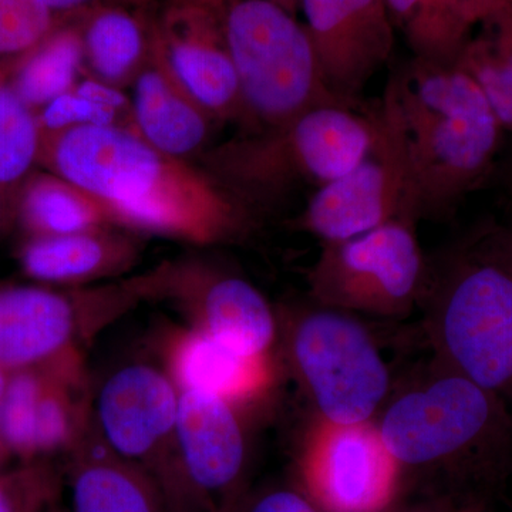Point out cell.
<instances>
[{
  "label": "cell",
  "instance_id": "6da1fadb",
  "mask_svg": "<svg viewBox=\"0 0 512 512\" xmlns=\"http://www.w3.org/2000/svg\"><path fill=\"white\" fill-rule=\"evenodd\" d=\"M40 160L99 202L111 221L208 245L234 237L249 205L214 175L161 153L136 130L80 126L42 134Z\"/></svg>",
  "mask_w": 512,
  "mask_h": 512
},
{
  "label": "cell",
  "instance_id": "7a4b0ae2",
  "mask_svg": "<svg viewBox=\"0 0 512 512\" xmlns=\"http://www.w3.org/2000/svg\"><path fill=\"white\" fill-rule=\"evenodd\" d=\"M419 214L443 212L490 171L504 128L460 64L413 57L390 77Z\"/></svg>",
  "mask_w": 512,
  "mask_h": 512
},
{
  "label": "cell",
  "instance_id": "3957f363",
  "mask_svg": "<svg viewBox=\"0 0 512 512\" xmlns=\"http://www.w3.org/2000/svg\"><path fill=\"white\" fill-rule=\"evenodd\" d=\"M375 134L372 110L318 107L221 147L212 173L248 205L299 187L319 190L352 170Z\"/></svg>",
  "mask_w": 512,
  "mask_h": 512
},
{
  "label": "cell",
  "instance_id": "277c9868",
  "mask_svg": "<svg viewBox=\"0 0 512 512\" xmlns=\"http://www.w3.org/2000/svg\"><path fill=\"white\" fill-rule=\"evenodd\" d=\"M221 26L251 130L318 107H350L329 89L305 25L274 0H229Z\"/></svg>",
  "mask_w": 512,
  "mask_h": 512
},
{
  "label": "cell",
  "instance_id": "5b68a950",
  "mask_svg": "<svg viewBox=\"0 0 512 512\" xmlns=\"http://www.w3.org/2000/svg\"><path fill=\"white\" fill-rule=\"evenodd\" d=\"M436 318L456 373L512 396V234L495 235L451 266Z\"/></svg>",
  "mask_w": 512,
  "mask_h": 512
},
{
  "label": "cell",
  "instance_id": "8992f818",
  "mask_svg": "<svg viewBox=\"0 0 512 512\" xmlns=\"http://www.w3.org/2000/svg\"><path fill=\"white\" fill-rule=\"evenodd\" d=\"M146 295L147 276L76 292L40 286L0 289V369L10 375L83 365L80 345Z\"/></svg>",
  "mask_w": 512,
  "mask_h": 512
},
{
  "label": "cell",
  "instance_id": "52a82bcc",
  "mask_svg": "<svg viewBox=\"0 0 512 512\" xmlns=\"http://www.w3.org/2000/svg\"><path fill=\"white\" fill-rule=\"evenodd\" d=\"M372 111L376 134L366 156L316 190L299 218V225L323 242L345 241L420 215L402 120L387 87Z\"/></svg>",
  "mask_w": 512,
  "mask_h": 512
},
{
  "label": "cell",
  "instance_id": "ba28073f",
  "mask_svg": "<svg viewBox=\"0 0 512 512\" xmlns=\"http://www.w3.org/2000/svg\"><path fill=\"white\" fill-rule=\"evenodd\" d=\"M180 389L165 370L143 363L121 367L101 387L96 404L100 440L117 456L143 467L183 512L192 500L175 450Z\"/></svg>",
  "mask_w": 512,
  "mask_h": 512
},
{
  "label": "cell",
  "instance_id": "9c48e42d",
  "mask_svg": "<svg viewBox=\"0 0 512 512\" xmlns=\"http://www.w3.org/2000/svg\"><path fill=\"white\" fill-rule=\"evenodd\" d=\"M423 274L414 220L399 218L355 238L323 242L311 284L332 308L389 315L409 308Z\"/></svg>",
  "mask_w": 512,
  "mask_h": 512
},
{
  "label": "cell",
  "instance_id": "30bf717a",
  "mask_svg": "<svg viewBox=\"0 0 512 512\" xmlns=\"http://www.w3.org/2000/svg\"><path fill=\"white\" fill-rule=\"evenodd\" d=\"M292 355L323 420L366 423L389 390V373L363 326L336 311L309 313L292 338Z\"/></svg>",
  "mask_w": 512,
  "mask_h": 512
},
{
  "label": "cell",
  "instance_id": "8fae6325",
  "mask_svg": "<svg viewBox=\"0 0 512 512\" xmlns=\"http://www.w3.org/2000/svg\"><path fill=\"white\" fill-rule=\"evenodd\" d=\"M497 421L495 394L454 373L396 400L379 430L400 466L426 467L480 446Z\"/></svg>",
  "mask_w": 512,
  "mask_h": 512
},
{
  "label": "cell",
  "instance_id": "7c38bea8",
  "mask_svg": "<svg viewBox=\"0 0 512 512\" xmlns=\"http://www.w3.org/2000/svg\"><path fill=\"white\" fill-rule=\"evenodd\" d=\"M402 468L379 426L323 420L303 453L302 480L322 512H386Z\"/></svg>",
  "mask_w": 512,
  "mask_h": 512
},
{
  "label": "cell",
  "instance_id": "4fadbf2b",
  "mask_svg": "<svg viewBox=\"0 0 512 512\" xmlns=\"http://www.w3.org/2000/svg\"><path fill=\"white\" fill-rule=\"evenodd\" d=\"M299 9L329 89L359 109L360 93L393 53L386 0H301Z\"/></svg>",
  "mask_w": 512,
  "mask_h": 512
},
{
  "label": "cell",
  "instance_id": "5bb4252c",
  "mask_svg": "<svg viewBox=\"0 0 512 512\" xmlns=\"http://www.w3.org/2000/svg\"><path fill=\"white\" fill-rule=\"evenodd\" d=\"M175 450L200 511L235 512L248 457L235 406L208 394L180 390Z\"/></svg>",
  "mask_w": 512,
  "mask_h": 512
},
{
  "label": "cell",
  "instance_id": "9a60e30c",
  "mask_svg": "<svg viewBox=\"0 0 512 512\" xmlns=\"http://www.w3.org/2000/svg\"><path fill=\"white\" fill-rule=\"evenodd\" d=\"M154 33L165 62L192 100L214 120L247 124L237 70L220 19L210 12L168 3Z\"/></svg>",
  "mask_w": 512,
  "mask_h": 512
},
{
  "label": "cell",
  "instance_id": "2e32d148",
  "mask_svg": "<svg viewBox=\"0 0 512 512\" xmlns=\"http://www.w3.org/2000/svg\"><path fill=\"white\" fill-rule=\"evenodd\" d=\"M177 296L191 313L192 328L239 352L266 356L275 338V319L262 293L238 276L214 272L157 271L156 293Z\"/></svg>",
  "mask_w": 512,
  "mask_h": 512
},
{
  "label": "cell",
  "instance_id": "e0dca14e",
  "mask_svg": "<svg viewBox=\"0 0 512 512\" xmlns=\"http://www.w3.org/2000/svg\"><path fill=\"white\" fill-rule=\"evenodd\" d=\"M165 362V372L181 392L208 394L232 406L256 399L271 383L266 356L239 352L192 326L171 336Z\"/></svg>",
  "mask_w": 512,
  "mask_h": 512
},
{
  "label": "cell",
  "instance_id": "ac0fdd59",
  "mask_svg": "<svg viewBox=\"0 0 512 512\" xmlns=\"http://www.w3.org/2000/svg\"><path fill=\"white\" fill-rule=\"evenodd\" d=\"M133 116L136 133L161 153L181 160L201 150L214 120L175 79L154 23L150 56L134 79Z\"/></svg>",
  "mask_w": 512,
  "mask_h": 512
},
{
  "label": "cell",
  "instance_id": "d6986e66",
  "mask_svg": "<svg viewBox=\"0 0 512 512\" xmlns=\"http://www.w3.org/2000/svg\"><path fill=\"white\" fill-rule=\"evenodd\" d=\"M73 451L69 512H183L156 477L100 439Z\"/></svg>",
  "mask_w": 512,
  "mask_h": 512
},
{
  "label": "cell",
  "instance_id": "ffe728a7",
  "mask_svg": "<svg viewBox=\"0 0 512 512\" xmlns=\"http://www.w3.org/2000/svg\"><path fill=\"white\" fill-rule=\"evenodd\" d=\"M137 247L106 229L35 237L20 254L23 271L36 281L59 285H84L120 274L136 262Z\"/></svg>",
  "mask_w": 512,
  "mask_h": 512
},
{
  "label": "cell",
  "instance_id": "44dd1931",
  "mask_svg": "<svg viewBox=\"0 0 512 512\" xmlns=\"http://www.w3.org/2000/svg\"><path fill=\"white\" fill-rule=\"evenodd\" d=\"M87 12L80 33L84 59L97 79L114 87L136 79L153 42V23H147V12L123 6H100Z\"/></svg>",
  "mask_w": 512,
  "mask_h": 512
},
{
  "label": "cell",
  "instance_id": "7402d4cb",
  "mask_svg": "<svg viewBox=\"0 0 512 512\" xmlns=\"http://www.w3.org/2000/svg\"><path fill=\"white\" fill-rule=\"evenodd\" d=\"M20 217L35 237H59L103 229L111 221L103 207L57 175H37L20 197Z\"/></svg>",
  "mask_w": 512,
  "mask_h": 512
},
{
  "label": "cell",
  "instance_id": "603a6c76",
  "mask_svg": "<svg viewBox=\"0 0 512 512\" xmlns=\"http://www.w3.org/2000/svg\"><path fill=\"white\" fill-rule=\"evenodd\" d=\"M504 130L512 131V3L484 20L457 57Z\"/></svg>",
  "mask_w": 512,
  "mask_h": 512
},
{
  "label": "cell",
  "instance_id": "cb8c5ba5",
  "mask_svg": "<svg viewBox=\"0 0 512 512\" xmlns=\"http://www.w3.org/2000/svg\"><path fill=\"white\" fill-rule=\"evenodd\" d=\"M83 60L80 29H55L16 63L10 84L30 107H43L74 89Z\"/></svg>",
  "mask_w": 512,
  "mask_h": 512
},
{
  "label": "cell",
  "instance_id": "d4e9b609",
  "mask_svg": "<svg viewBox=\"0 0 512 512\" xmlns=\"http://www.w3.org/2000/svg\"><path fill=\"white\" fill-rule=\"evenodd\" d=\"M510 3L512 0H429L407 43L419 59L456 62L474 30Z\"/></svg>",
  "mask_w": 512,
  "mask_h": 512
},
{
  "label": "cell",
  "instance_id": "484cf974",
  "mask_svg": "<svg viewBox=\"0 0 512 512\" xmlns=\"http://www.w3.org/2000/svg\"><path fill=\"white\" fill-rule=\"evenodd\" d=\"M42 130L32 107L0 79V191L18 185L40 157Z\"/></svg>",
  "mask_w": 512,
  "mask_h": 512
},
{
  "label": "cell",
  "instance_id": "4316f807",
  "mask_svg": "<svg viewBox=\"0 0 512 512\" xmlns=\"http://www.w3.org/2000/svg\"><path fill=\"white\" fill-rule=\"evenodd\" d=\"M55 22L43 0H0V63H18L56 29Z\"/></svg>",
  "mask_w": 512,
  "mask_h": 512
},
{
  "label": "cell",
  "instance_id": "83f0119b",
  "mask_svg": "<svg viewBox=\"0 0 512 512\" xmlns=\"http://www.w3.org/2000/svg\"><path fill=\"white\" fill-rule=\"evenodd\" d=\"M119 114L70 90L43 106L37 120L42 134H53L80 126H119Z\"/></svg>",
  "mask_w": 512,
  "mask_h": 512
},
{
  "label": "cell",
  "instance_id": "f1b7e54d",
  "mask_svg": "<svg viewBox=\"0 0 512 512\" xmlns=\"http://www.w3.org/2000/svg\"><path fill=\"white\" fill-rule=\"evenodd\" d=\"M55 490L56 480L45 470L0 477V512H43Z\"/></svg>",
  "mask_w": 512,
  "mask_h": 512
},
{
  "label": "cell",
  "instance_id": "f546056e",
  "mask_svg": "<svg viewBox=\"0 0 512 512\" xmlns=\"http://www.w3.org/2000/svg\"><path fill=\"white\" fill-rule=\"evenodd\" d=\"M242 512H322L308 495L292 490H272L259 495Z\"/></svg>",
  "mask_w": 512,
  "mask_h": 512
},
{
  "label": "cell",
  "instance_id": "4dcf8cb0",
  "mask_svg": "<svg viewBox=\"0 0 512 512\" xmlns=\"http://www.w3.org/2000/svg\"><path fill=\"white\" fill-rule=\"evenodd\" d=\"M47 9L53 13V16L69 15V13H79L82 10H92L100 6H123L134 10L147 12L153 6L154 0H43Z\"/></svg>",
  "mask_w": 512,
  "mask_h": 512
},
{
  "label": "cell",
  "instance_id": "1f68e13d",
  "mask_svg": "<svg viewBox=\"0 0 512 512\" xmlns=\"http://www.w3.org/2000/svg\"><path fill=\"white\" fill-rule=\"evenodd\" d=\"M73 90L80 96L101 104V106L119 111V113L128 107L127 97L117 87L100 82V80H82V82L76 83Z\"/></svg>",
  "mask_w": 512,
  "mask_h": 512
},
{
  "label": "cell",
  "instance_id": "d6a6232c",
  "mask_svg": "<svg viewBox=\"0 0 512 512\" xmlns=\"http://www.w3.org/2000/svg\"><path fill=\"white\" fill-rule=\"evenodd\" d=\"M386 5L394 28L402 30L407 39L419 25L429 0H386Z\"/></svg>",
  "mask_w": 512,
  "mask_h": 512
},
{
  "label": "cell",
  "instance_id": "836d02e7",
  "mask_svg": "<svg viewBox=\"0 0 512 512\" xmlns=\"http://www.w3.org/2000/svg\"><path fill=\"white\" fill-rule=\"evenodd\" d=\"M274 2L295 15L296 10L299 9V2H301V0H274Z\"/></svg>",
  "mask_w": 512,
  "mask_h": 512
},
{
  "label": "cell",
  "instance_id": "e575fe53",
  "mask_svg": "<svg viewBox=\"0 0 512 512\" xmlns=\"http://www.w3.org/2000/svg\"><path fill=\"white\" fill-rule=\"evenodd\" d=\"M6 217H8V204H6L5 194L0 191V228L5 225Z\"/></svg>",
  "mask_w": 512,
  "mask_h": 512
},
{
  "label": "cell",
  "instance_id": "d590c367",
  "mask_svg": "<svg viewBox=\"0 0 512 512\" xmlns=\"http://www.w3.org/2000/svg\"><path fill=\"white\" fill-rule=\"evenodd\" d=\"M9 373L0 369V402H2L3 394H5L6 386H8Z\"/></svg>",
  "mask_w": 512,
  "mask_h": 512
},
{
  "label": "cell",
  "instance_id": "8d00e7d4",
  "mask_svg": "<svg viewBox=\"0 0 512 512\" xmlns=\"http://www.w3.org/2000/svg\"><path fill=\"white\" fill-rule=\"evenodd\" d=\"M13 63H0V79L6 76L8 73L9 67H12Z\"/></svg>",
  "mask_w": 512,
  "mask_h": 512
},
{
  "label": "cell",
  "instance_id": "74e56055",
  "mask_svg": "<svg viewBox=\"0 0 512 512\" xmlns=\"http://www.w3.org/2000/svg\"><path fill=\"white\" fill-rule=\"evenodd\" d=\"M463 512H471V511H463Z\"/></svg>",
  "mask_w": 512,
  "mask_h": 512
},
{
  "label": "cell",
  "instance_id": "f35d334b",
  "mask_svg": "<svg viewBox=\"0 0 512 512\" xmlns=\"http://www.w3.org/2000/svg\"><path fill=\"white\" fill-rule=\"evenodd\" d=\"M461 512H463V511H461Z\"/></svg>",
  "mask_w": 512,
  "mask_h": 512
}]
</instances>
